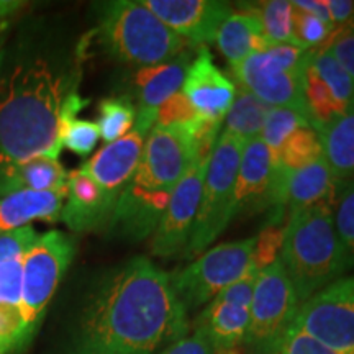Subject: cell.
Wrapping results in <instances>:
<instances>
[{
  "label": "cell",
  "mask_w": 354,
  "mask_h": 354,
  "mask_svg": "<svg viewBox=\"0 0 354 354\" xmlns=\"http://www.w3.org/2000/svg\"><path fill=\"white\" fill-rule=\"evenodd\" d=\"M302 127H312L308 118L294 109H282V107H271L263 125L261 131V140L268 146L269 153H271L272 162H276L279 151L289 140V136L295 130Z\"/></svg>",
  "instance_id": "30"
},
{
  "label": "cell",
  "mask_w": 354,
  "mask_h": 354,
  "mask_svg": "<svg viewBox=\"0 0 354 354\" xmlns=\"http://www.w3.org/2000/svg\"><path fill=\"white\" fill-rule=\"evenodd\" d=\"M187 315L169 272L145 256L131 258L92 286L68 354H159L189 335Z\"/></svg>",
  "instance_id": "2"
},
{
  "label": "cell",
  "mask_w": 354,
  "mask_h": 354,
  "mask_svg": "<svg viewBox=\"0 0 354 354\" xmlns=\"http://www.w3.org/2000/svg\"><path fill=\"white\" fill-rule=\"evenodd\" d=\"M333 220L344 253L354 269V180L339 184L333 203Z\"/></svg>",
  "instance_id": "31"
},
{
  "label": "cell",
  "mask_w": 354,
  "mask_h": 354,
  "mask_svg": "<svg viewBox=\"0 0 354 354\" xmlns=\"http://www.w3.org/2000/svg\"><path fill=\"white\" fill-rule=\"evenodd\" d=\"M192 57L194 53L187 48L165 64L140 68L133 74V87L136 92L135 130L149 135L156 123L158 109L183 88Z\"/></svg>",
  "instance_id": "16"
},
{
  "label": "cell",
  "mask_w": 354,
  "mask_h": 354,
  "mask_svg": "<svg viewBox=\"0 0 354 354\" xmlns=\"http://www.w3.org/2000/svg\"><path fill=\"white\" fill-rule=\"evenodd\" d=\"M295 8V7H294ZM294 38L299 46L307 51L328 50L336 38L335 28L317 17L305 13L299 8L294 12Z\"/></svg>",
  "instance_id": "32"
},
{
  "label": "cell",
  "mask_w": 354,
  "mask_h": 354,
  "mask_svg": "<svg viewBox=\"0 0 354 354\" xmlns=\"http://www.w3.org/2000/svg\"><path fill=\"white\" fill-rule=\"evenodd\" d=\"M25 348L20 310L0 305V354H15Z\"/></svg>",
  "instance_id": "34"
},
{
  "label": "cell",
  "mask_w": 354,
  "mask_h": 354,
  "mask_svg": "<svg viewBox=\"0 0 354 354\" xmlns=\"http://www.w3.org/2000/svg\"><path fill=\"white\" fill-rule=\"evenodd\" d=\"M84 43L71 48L46 20L13 25L0 68V171L57 159L61 112L77 92Z\"/></svg>",
  "instance_id": "1"
},
{
  "label": "cell",
  "mask_w": 354,
  "mask_h": 354,
  "mask_svg": "<svg viewBox=\"0 0 354 354\" xmlns=\"http://www.w3.org/2000/svg\"><path fill=\"white\" fill-rule=\"evenodd\" d=\"M300 308L297 294L281 261L259 272L251 300L245 349L250 354H279Z\"/></svg>",
  "instance_id": "7"
},
{
  "label": "cell",
  "mask_w": 354,
  "mask_h": 354,
  "mask_svg": "<svg viewBox=\"0 0 354 354\" xmlns=\"http://www.w3.org/2000/svg\"><path fill=\"white\" fill-rule=\"evenodd\" d=\"M135 102L128 94L107 97V99L100 100L95 125L99 128L100 138L107 145L130 133L135 127Z\"/></svg>",
  "instance_id": "26"
},
{
  "label": "cell",
  "mask_w": 354,
  "mask_h": 354,
  "mask_svg": "<svg viewBox=\"0 0 354 354\" xmlns=\"http://www.w3.org/2000/svg\"><path fill=\"white\" fill-rule=\"evenodd\" d=\"M159 354H215V351L212 349L205 335L201 330L194 328L192 333L184 336L183 339L171 344Z\"/></svg>",
  "instance_id": "40"
},
{
  "label": "cell",
  "mask_w": 354,
  "mask_h": 354,
  "mask_svg": "<svg viewBox=\"0 0 354 354\" xmlns=\"http://www.w3.org/2000/svg\"><path fill=\"white\" fill-rule=\"evenodd\" d=\"M323 156L342 183L354 180V109L318 131Z\"/></svg>",
  "instance_id": "24"
},
{
  "label": "cell",
  "mask_w": 354,
  "mask_h": 354,
  "mask_svg": "<svg viewBox=\"0 0 354 354\" xmlns=\"http://www.w3.org/2000/svg\"><path fill=\"white\" fill-rule=\"evenodd\" d=\"M294 3L295 8H299V10H302L305 13H310V15L317 17L318 20L325 21V24H328L333 26L331 24V17H330V12H328V7H326L325 0H295ZM335 28V26H333Z\"/></svg>",
  "instance_id": "42"
},
{
  "label": "cell",
  "mask_w": 354,
  "mask_h": 354,
  "mask_svg": "<svg viewBox=\"0 0 354 354\" xmlns=\"http://www.w3.org/2000/svg\"><path fill=\"white\" fill-rule=\"evenodd\" d=\"M339 184L342 180L331 171L325 156L318 158L302 169L294 171L287 183L286 218L320 203L333 205Z\"/></svg>",
  "instance_id": "20"
},
{
  "label": "cell",
  "mask_w": 354,
  "mask_h": 354,
  "mask_svg": "<svg viewBox=\"0 0 354 354\" xmlns=\"http://www.w3.org/2000/svg\"><path fill=\"white\" fill-rule=\"evenodd\" d=\"M323 156L320 135L312 127H302L295 130L279 151L274 167L286 172H294L312 165Z\"/></svg>",
  "instance_id": "27"
},
{
  "label": "cell",
  "mask_w": 354,
  "mask_h": 354,
  "mask_svg": "<svg viewBox=\"0 0 354 354\" xmlns=\"http://www.w3.org/2000/svg\"><path fill=\"white\" fill-rule=\"evenodd\" d=\"M25 8L26 2H21V0H0V25L13 20Z\"/></svg>",
  "instance_id": "43"
},
{
  "label": "cell",
  "mask_w": 354,
  "mask_h": 354,
  "mask_svg": "<svg viewBox=\"0 0 354 354\" xmlns=\"http://www.w3.org/2000/svg\"><path fill=\"white\" fill-rule=\"evenodd\" d=\"M245 145L227 131L220 133L203 179L201 205L184 258L201 256L232 221L234 184Z\"/></svg>",
  "instance_id": "5"
},
{
  "label": "cell",
  "mask_w": 354,
  "mask_h": 354,
  "mask_svg": "<svg viewBox=\"0 0 354 354\" xmlns=\"http://www.w3.org/2000/svg\"><path fill=\"white\" fill-rule=\"evenodd\" d=\"M159 20L190 46L214 41L221 25L233 13L223 0H141Z\"/></svg>",
  "instance_id": "15"
},
{
  "label": "cell",
  "mask_w": 354,
  "mask_h": 354,
  "mask_svg": "<svg viewBox=\"0 0 354 354\" xmlns=\"http://www.w3.org/2000/svg\"><path fill=\"white\" fill-rule=\"evenodd\" d=\"M145 141L146 135L133 128L123 138L105 145L81 166L115 205L140 165Z\"/></svg>",
  "instance_id": "18"
},
{
  "label": "cell",
  "mask_w": 354,
  "mask_h": 354,
  "mask_svg": "<svg viewBox=\"0 0 354 354\" xmlns=\"http://www.w3.org/2000/svg\"><path fill=\"white\" fill-rule=\"evenodd\" d=\"M310 64L317 71V74L325 81L335 100L344 110L354 109V79L343 68L328 50L312 51Z\"/></svg>",
  "instance_id": "29"
},
{
  "label": "cell",
  "mask_w": 354,
  "mask_h": 354,
  "mask_svg": "<svg viewBox=\"0 0 354 354\" xmlns=\"http://www.w3.org/2000/svg\"><path fill=\"white\" fill-rule=\"evenodd\" d=\"M95 37L110 57L135 68L165 64L190 44L136 0L97 3Z\"/></svg>",
  "instance_id": "4"
},
{
  "label": "cell",
  "mask_w": 354,
  "mask_h": 354,
  "mask_svg": "<svg viewBox=\"0 0 354 354\" xmlns=\"http://www.w3.org/2000/svg\"><path fill=\"white\" fill-rule=\"evenodd\" d=\"M74 256H76V240L57 230L39 234L38 240L26 253L19 305L21 323H24L25 346L37 335L48 305L55 297Z\"/></svg>",
  "instance_id": "6"
},
{
  "label": "cell",
  "mask_w": 354,
  "mask_h": 354,
  "mask_svg": "<svg viewBox=\"0 0 354 354\" xmlns=\"http://www.w3.org/2000/svg\"><path fill=\"white\" fill-rule=\"evenodd\" d=\"M198 113L183 92H177L158 109L156 123L159 127H179L197 120Z\"/></svg>",
  "instance_id": "37"
},
{
  "label": "cell",
  "mask_w": 354,
  "mask_h": 354,
  "mask_svg": "<svg viewBox=\"0 0 354 354\" xmlns=\"http://www.w3.org/2000/svg\"><path fill=\"white\" fill-rule=\"evenodd\" d=\"M209 161L210 158L194 162L172 190L165 214L151 234V253L158 258H184L196 225Z\"/></svg>",
  "instance_id": "13"
},
{
  "label": "cell",
  "mask_w": 354,
  "mask_h": 354,
  "mask_svg": "<svg viewBox=\"0 0 354 354\" xmlns=\"http://www.w3.org/2000/svg\"><path fill=\"white\" fill-rule=\"evenodd\" d=\"M216 48L228 59L230 68L254 53H266L272 43L264 37L263 26L251 6L233 12L216 33Z\"/></svg>",
  "instance_id": "22"
},
{
  "label": "cell",
  "mask_w": 354,
  "mask_h": 354,
  "mask_svg": "<svg viewBox=\"0 0 354 354\" xmlns=\"http://www.w3.org/2000/svg\"><path fill=\"white\" fill-rule=\"evenodd\" d=\"M269 109L271 107L261 102L258 97L240 87V91L234 95L232 107L225 115L223 131L241 140L243 143L258 140L261 138V131H263L266 115H268Z\"/></svg>",
  "instance_id": "25"
},
{
  "label": "cell",
  "mask_w": 354,
  "mask_h": 354,
  "mask_svg": "<svg viewBox=\"0 0 354 354\" xmlns=\"http://www.w3.org/2000/svg\"><path fill=\"white\" fill-rule=\"evenodd\" d=\"M25 256L12 258L0 264V305L19 308L21 299Z\"/></svg>",
  "instance_id": "35"
},
{
  "label": "cell",
  "mask_w": 354,
  "mask_h": 354,
  "mask_svg": "<svg viewBox=\"0 0 354 354\" xmlns=\"http://www.w3.org/2000/svg\"><path fill=\"white\" fill-rule=\"evenodd\" d=\"M197 143L187 125H154L145 141L140 165L130 183L154 194H172L179 180L198 161Z\"/></svg>",
  "instance_id": "9"
},
{
  "label": "cell",
  "mask_w": 354,
  "mask_h": 354,
  "mask_svg": "<svg viewBox=\"0 0 354 354\" xmlns=\"http://www.w3.org/2000/svg\"><path fill=\"white\" fill-rule=\"evenodd\" d=\"M282 241H284V228L281 227H268L258 236H254L253 264L259 272L279 259Z\"/></svg>",
  "instance_id": "36"
},
{
  "label": "cell",
  "mask_w": 354,
  "mask_h": 354,
  "mask_svg": "<svg viewBox=\"0 0 354 354\" xmlns=\"http://www.w3.org/2000/svg\"><path fill=\"white\" fill-rule=\"evenodd\" d=\"M254 236L223 243L190 263L187 268L169 274L171 286L185 312L209 305L220 292L245 276L253 264Z\"/></svg>",
  "instance_id": "8"
},
{
  "label": "cell",
  "mask_w": 354,
  "mask_h": 354,
  "mask_svg": "<svg viewBox=\"0 0 354 354\" xmlns=\"http://www.w3.org/2000/svg\"><path fill=\"white\" fill-rule=\"evenodd\" d=\"M263 26L264 37L272 44L295 43L294 38V3L289 0H268L251 6Z\"/></svg>",
  "instance_id": "28"
},
{
  "label": "cell",
  "mask_w": 354,
  "mask_h": 354,
  "mask_svg": "<svg viewBox=\"0 0 354 354\" xmlns=\"http://www.w3.org/2000/svg\"><path fill=\"white\" fill-rule=\"evenodd\" d=\"M24 190H68V171L53 158H37L0 171V198Z\"/></svg>",
  "instance_id": "23"
},
{
  "label": "cell",
  "mask_w": 354,
  "mask_h": 354,
  "mask_svg": "<svg viewBox=\"0 0 354 354\" xmlns=\"http://www.w3.org/2000/svg\"><path fill=\"white\" fill-rule=\"evenodd\" d=\"M279 261L300 305L353 271L336 233L331 203L310 207L287 218Z\"/></svg>",
  "instance_id": "3"
},
{
  "label": "cell",
  "mask_w": 354,
  "mask_h": 354,
  "mask_svg": "<svg viewBox=\"0 0 354 354\" xmlns=\"http://www.w3.org/2000/svg\"><path fill=\"white\" fill-rule=\"evenodd\" d=\"M294 328L339 354H354V276H344L300 305Z\"/></svg>",
  "instance_id": "10"
},
{
  "label": "cell",
  "mask_w": 354,
  "mask_h": 354,
  "mask_svg": "<svg viewBox=\"0 0 354 354\" xmlns=\"http://www.w3.org/2000/svg\"><path fill=\"white\" fill-rule=\"evenodd\" d=\"M13 20H8V21H6V24L0 25V68H2V61H3V55H6L7 41H8V38H10L13 25H15L13 24Z\"/></svg>",
  "instance_id": "44"
},
{
  "label": "cell",
  "mask_w": 354,
  "mask_h": 354,
  "mask_svg": "<svg viewBox=\"0 0 354 354\" xmlns=\"http://www.w3.org/2000/svg\"><path fill=\"white\" fill-rule=\"evenodd\" d=\"M66 192H35L24 190L0 198V234L30 227L32 221L55 223L61 218Z\"/></svg>",
  "instance_id": "21"
},
{
  "label": "cell",
  "mask_w": 354,
  "mask_h": 354,
  "mask_svg": "<svg viewBox=\"0 0 354 354\" xmlns=\"http://www.w3.org/2000/svg\"><path fill=\"white\" fill-rule=\"evenodd\" d=\"M64 201L59 220L76 233L105 230L115 210V203L107 194L81 167L68 172V192Z\"/></svg>",
  "instance_id": "19"
},
{
  "label": "cell",
  "mask_w": 354,
  "mask_h": 354,
  "mask_svg": "<svg viewBox=\"0 0 354 354\" xmlns=\"http://www.w3.org/2000/svg\"><path fill=\"white\" fill-rule=\"evenodd\" d=\"M39 234L35 232V228L30 227L15 230V232L0 234V264L12 258L25 256L30 251V248L35 245Z\"/></svg>",
  "instance_id": "38"
},
{
  "label": "cell",
  "mask_w": 354,
  "mask_h": 354,
  "mask_svg": "<svg viewBox=\"0 0 354 354\" xmlns=\"http://www.w3.org/2000/svg\"><path fill=\"white\" fill-rule=\"evenodd\" d=\"M232 74L240 87L251 92L269 107L294 109L308 118L304 99V76L279 66L269 53H254L240 64L232 66ZM312 125V123H310Z\"/></svg>",
  "instance_id": "14"
},
{
  "label": "cell",
  "mask_w": 354,
  "mask_h": 354,
  "mask_svg": "<svg viewBox=\"0 0 354 354\" xmlns=\"http://www.w3.org/2000/svg\"><path fill=\"white\" fill-rule=\"evenodd\" d=\"M268 212L269 227H279L286 218V203L279 194L276 167L263 140L248 141L243 148L233 196L234 216Z\"/></svg>",
  "instance_id": "12"
},
{
  "label": "cell",
  "mask_w": 354,
  "mask_h": 354,
  "mask_svg": "<svg viewBox=\"0 0 354 354\" xmlns=\"http://www.w3.org/2000/svg\"><path fill=\"white\" fill-rule=\"evenodd\" d=\"M180 92L201 117L221 122L232 107L236 87L216 68L209 48L201 46L189 64Z\"/></svg>",
  "instance_id": "17"
},
{
  "label": "cell",
  "mask_w": 354,
  "mask_h": 354,
  "mask_svg": "<svg viewBox=\"0 0 354 354\" xmlns=\"http://www.w3.org/2000/svg\"><path fill=\"white\" fill-rule=\"evenodd\" d=\"M279 354H339L333 349L323 346L317 339L310 338L304 331L292 326L289 333H287L284 343H282L281 353Z\"/></svg>",
  "instance_id": "39"
},
{
  "label": "cell",
  "mask_w": 354,
  "mask_h": 354,
  "mask_svg": "<svg viewBox=\"0 0 354 354\" xmlns=\"http://www.w3.org/2000/svg\"><path fill=\"white\" fill-rule=\"evenodd\" d=\"M258 276L259 271L251 264L240 281L220 292L198 315L194 328L205 335L215 354H240L245 348Z\"/></svg>",
  "instance_id": "11"
},
{
  "label": "cell",
  "mask_w": 354,
  "mask_h": 354,
  "mask_svg": "<svg viewBox=\"0 0 354 354\" xmlns=\"http://www.w3.org/2000/svg\"><path fill=\"white\" fill-rule=\"evenodd\" d=\"M59 136L63 148L79 156H88L95 149L100 140L99 128L95 122L81 120V118H66L59 123Z\"/></svg>",
  "instance_id": "33"
},
{
  "label": "cell",
  "mask_w": 354,
  "mask_h": 354,
  "mask_svg": "<svg viewBox=\"0 0 354 354\" xmlns=\"http://www.w3.org/2000/svg\"><path fill=\"white\" fill-rule=\"evenodd\" d=\"M328 51L354 79V32L338 35L330 44Z\"/></svg>",
  "instance_id": "41"
}]
</instances>
